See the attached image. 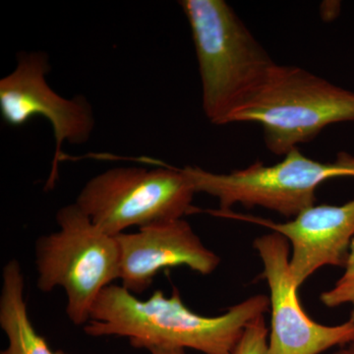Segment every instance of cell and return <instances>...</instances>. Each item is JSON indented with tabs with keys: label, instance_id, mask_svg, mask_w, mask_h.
Listing matches in <instances>:
<instances>
[{
	"label": "cell",
	"instance_id": "cell-5",
	"mask_svg": "<svg viewBox=\"0 0 354 354\" xmlns=\"http://www.w3.org/2000/svg\"><path fill=\"white\" fill-rule=\"evenodd\" d=\"M197 193L215 197L220 211L236 205L261 207L293 218L314 206L316 190L330 179L353 177L354 156L339 153L333 162H324L304 156L295 148L272 165L261 162L228 174H215L196 167L183 169Z\"/></svg>",
	"mask_w": 354,
	"mask_h": 354
},
{
	"label": "cell",
	"instance_id": "cell-12",
	"mask_svg": "<svg viewBox=\"0 0 354 354\" xmlns=\"http://www.w3.org/2000/svg\"><path fill=\"white\" fill-rule=\"evenodd\" d=\"M344 272L330 290L321 293V302L328 308H337L342 305L351 307L348 321L354 323V239L349 247Z\"/></svg>",
	"mask_w": 354,
	"mask_h": 354
},
{
	"label": "cell",
	"instance_id": "cell-2",
	"mask_svg": "<svg viewBox=\"0 0 354 354\" xmlns=\"http://www.w3.org/2000/svg\"><path fill=\"white\" fill-rule=\"evenodd\" d=\"M179 4L196 50L203 111L212 124H230L277 64L227 1Z\"/></svg>",
	"mask_w": 354,
	"mask_h": 354
},
{
	"label": "cell",
	"instance_id": "cell-11",
	"mask_svg": "<svg viewBox=\"0 0 354 354\" xmlns=\"http://www.w3.org/2000/svg\"><path fill=\"white\" fill-rule=\"evenodd\" d=\"M25 279L17 260H10L2 272L0 292V327L8 346L0 354H67L53 351L35 330L24 298Z\"/></svg>",
	"mask_w": 354,
	"mask_h": 354
},
{
	"label": "cell",
	"instance_id": "cell-15",
	"mask_svg": "<svg viewBox=\"0 0 354 354\" xmlns=\"http://www.w3.org/2000/svg\"><path fill=\"white\" fill-rule=\"evenodd\" d=\"M332 354H354V341L349 342L346 346L339 348L337 351Z\"/></svg>",
	"mask_w": 354,
	"mask_h": 354
},
{
	"label": "cell",
	"instance_id": "cell-10",
	"mask_svg": "<svg viewBox=\"0 0 354 354\" xmlns=\"http://www.w3.org/2000/svg\"><path fill=\"white\" fill-rule=\"evenodd\" d=\"M115 239L120 246V279L132 295L145 292L162 270L187 267L207 276L221 263L184 218L153 223Z\"/></svg>",
	"mask_w": 354,
	"mask_h": 354
},
{
	"label": "cell",
	"instance_id": "cell-8",
	"mask_svg": "<svg viewBox=\"0 0 354 354\" xmlns=\"http://www.w3.org/2000/svg\"><path fill=\"white\" fill-rule=\"evenodd\" d=\"M253 245L270 290L269 354H321L354 341V323L323 325L302 308L299 288L290 272V245L283 235L269 232L257 237Z\"/></svg>",
	"mask_w": 354,
	"mask_h": 354
},
{
	"label": "cell",
	"instance_id": "cell-7",
	"mask_svg": "<svg viewBox=\"0 0 354 354\" xmlns=\"http://www.w3.org/2000/svg\"><path fill=\"white\" fill-rule=\"evenodd\" d=\"M48 57L43 51L21 53L17 64L0 80V113L10 127H22L32 118H46L55 140L50 184L53 183L64 143L82 145L95 127L92 106L82 95L66 99L48 85Z\"/></svg>",
	"mask_w": 354,
	"mask_h": 354
},
{
	"label": "cell",
	"instance_id": "cell-14",
	"mask_svg": "<svg viewBox=\"0 0 354 354\" xmlns=\"http://www.w3.org/2000/svg\"><path fill=\"white\" fill-rule=\"evenodd\" d=\"M151 354H186L185 349L180 348H153L150 351Z\"/></svg>",
	"mask_w": 354,
	"mask_h": 354
},
{
	"label": "cell",
	"instance_id": "cell-1",
	"mask_svg": "<svg viewBox=\"0 0 354 354\" xmlns=\"http://www.w3.org/2000/svg\"><path fill=\"white\" fill-rule=\"evenodd\" d=\"M270 309L269 297L256 295L215 317L199 315L183 304L174 288L171 297L158 290L138 299L122 286L100 293L83 327L90 337H125L135 348L194 349L204 354H232L248 324Z\"/></svg>",
	"mask_w": 354,
	"mask_h": 354
},
{
	"label": "cell",
	"instance_id": "cell-6",
	"mask_svg": "<svg viewBox=\"0 0 354 354\" xmlns=\"http://www.w3.org/2000/svg\"><path fill=\"white\" fill-rule=\"evenodd\" d=\"M195 194L183 169L120 167L91 178L75 204L95 227L116 236L130 227L183 218L193 212Z\"/></svg>",
	"mask_w": 354,
	"mask_h": 354
},
{
	"label": "cell",
	"instance_id": "cell-9",
	"mask_svg": "<svg viewBox=\"0 0 354 354\" xmlns=\"http://www.w3.org/2000/svg\"><path fill=\"white\" fill-rule=\"evenodd\" d=\"M214 214L283 235L290 245L291 276L299 288L321 268L344 267L354 239V199L341 206L314 205L286 223L232 211L218 209Z\"/></svg>",
	"mask_w": 354,
	"mask_h": 354
},
{
	"label": "cell",
	"instance_id": "cell-13",
	"mask_svg": "<svg viewBox=\"0 0 354 354\" xmlns=\"http://www.w3.org/2000/svg\"><path fill=\"white\" fill-rule=\"evenodd\" d=\"M232 354H269V329L264 315L248 324Z\"/></svg>",
	"mask_w": 354,
	"mask_h": 354
},
{
	"label": "cell",
	"instance_id": "cell-4",
	"mask_svg": "<svg viewBox=\"0 0 354 354\" xmlns=\"http://www.w3.org/2000/svg\"><path fill=\"white\" fill-rule=\"evenodd\" d=\"M55 220L57 232L36 241L37 286L43 292L62 288L67 317L84 327L100 293L120 279V246L75 203L58 209Z\"/></svg>",
	"mask_w": 354,
	"mask_h": 354
},
{
	"label": "cell",
	"instance_id": "cell-3",
	"mask_svg": "<svg viewBox=\"0 0 354 354\" xmlns=\"http://www.w3.org/2000/svg\"><path fill=\"white\" fill-rule=\"evenodd\" d=\"M257 123L270 152L285 156L329 125L354 122V92L308 70L276 64L230 123Z\"/></svg>",
	"mask_w": 354,
	"mask_h": 354
}]
</instances>
